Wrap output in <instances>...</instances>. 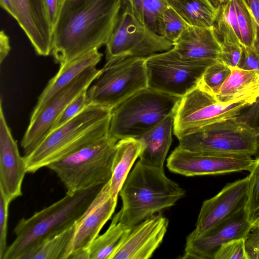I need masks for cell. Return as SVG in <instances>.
<instances>
[{"instance_id": "obj_24", "label": "cell", "mask_w": 259, "mask_h": 259, "mask_svg": "<svg viewBox=\"0 0 259 259\" xmlns=\"http://www.w3.org/2000/svg\"><path fill=\"white\" fill-rule=\"evenodd\" d=\"M142 148L141 142L136 138H128L117 141L110 180V193L113 199L117 200L119 192Z\"/></svg>"}, {"instance_id": "obj_6", "label": "cell", "mask_w": 259, "mask_h": 259, "mask_svg": "<svg viewBox=\"0 0 259 259\" xmlns=\"http://www.w3.org/2000/svg\"><path fill=\"white\" fill-rule=\"evenodd\" d=\"M117 141L107 135L46 167L56 173L67 193L104 185L111 178Z\"/></svg>"}, {"instance_id": "obj_9", "label": "cell", "mask_w": 259, "mask_h": 259, "mask_svg": "<svg viewBox=\"0 0 259 259\" xmlns=\"http://www.w3.org/2000/svg\"><path fill=\"white\" fill-rule=\"evenodd\" d=\"M256 102L252 99L223 102L198 87L182 97L174 114L173 131L179 139L201 127L237 117Z\"/></svg>"}, {"instance_id": "obj_7", "label": "cell", "mask_w": 259, "mask_h": 259, "mask_svg": "<svg viewBox=\"0 0 259 259\" xmlns=\"http://www.w3.org/2000/svg\"><path fill=\"white\" fill-rule=\"evenodd\" d=\"M180 147L193 152L251 156L256 154L258 134L238 117L201 127L178 139Z\"/></svg>"}, {"instance_id": "obj_40", "label": "cell", "mask_w": 259, "mask_h": 259, "mask_svg": "<svg viewBox=\"0 0 259 259\" xmlns=\"http://www.w3.org/2000/svg\"><path fill=\"white\" fill-rule=\"evenodd\" d=\"M252 17L255 29L254 49L259 55V0H243Z\"/></svg>"}, {"instance_id": "obj_43", "label": "cell", "mask_w": 259, "mask_h": 259, "mask_svg": "<svg viewBox=\"0 0 259 259\" xmlns=\"http://www.w3.org/2000/svg\"><path fill=\"white\" fill-rule=\"evenodd\" d=\"M0 4L2 8L16 19L17 13L13 0H0Z\"/></svg>"}, {"instance_id": "obj_34", "label": "cell", "mask_w": 259, "mask_h": 259, "mask_svg": "<svg viewBox=\"0 0 259 259\" xmlns=\"http://www.w3.org/2000/svg\"><path fill=\"white\" fill-rule=\"evenodd\" d=\"M213 259H248L245 238L233 239L223 244L215 252Z\"/></svg>"}, {"instance_id": "obj_46", "label": "cell", "mask_w": 259, "mask_h": 259, "mask_svg": "<svg viewBox=\"0 0 259 259\" xmlns=\"http://www.w3.org/2000/svg\"><path fill=\"white\" fill-rule=\"evenodd\" d=\"M258 226H259V224H257L256 226H254V227H258Z\"/></svg>"}, {"instance_id": "obj_28", "label": "cell", "mask_w": 259, "mask_h": 259, "mask_svg": "<svg viewBox=\"0 0 259 259\" xmlns=\"http://www.w3.org/2000/svg\"><path fill=\"white\" fill-rule=\"evenodd\" d=\"M214 28L221 40L236 42L242 46L233 0H226L218 7Z\"/></svg>"}, {"instance_id": "obj_42", "label": "cell", "mask_w": 259, "mask_h": 259, "mask_svg": "<svg viewBox=\"0 0 259 259\" xmlns=\"http://www.w3.org/2000/svg\"><path fill=\"white\" fill-rule=\"evenodd\" d=\"M11 50L10 40L4 30L0 32V62L1 64L5 60L9 54Z\"/></svg>"}, {"instance_id": "obj_31", "label": "cell", "mask_w": 259, "mask_h": 259, "mask_svg": "<svg viewBox=\"0 0 259 259\" xmlns=\"http://www.w3.org/2000/svg\"><path fill=\"white\" fill-rule=\"evenodd\" d=\"M230 73V67L218 60L205 69L197 87L213 96Z\"/></svg>"}, {"instance_id": "obj_3", "label": "cell", "mask_w": 259, "mask_h": 259, "mask_svg": "<svg viewBox=\"0 0 259 259\" xmlns=\"http://www.w3.org/2000/svg\"><path fill=\"white\" fill-rule=\"evenodd\" d=\"M184 190L165 175L164 168L140 160L129 173L119 193L122 207L119 221L132 228L149 217L175 205Z\"/></svg>"}, {"instance_id": "obj_14", "label": "cell", "mask_w": 259, "mask_h": 259, "mask_svg": "<svg viewBox=\"0 0 259 259\" xmlns=\"http://www.w3.org/2000/svg\"><path fill=\"white\" fill-rule=\"evenodd\" d=\"M248 176L227 184L216 195L205 200L201 206L195 228L186 237H198L231 218L245 206Z\"/></svg>"}, {"instance_id": "obj_26", "label": "cell", "mask_w": 259, "mask_h": 259, "mask_svg": "<svg viewBox=\"0 0 259 259\" xmlns=\"http://www.w3.org/2000/svg\"><path fill=\"white\" fill-rule=\"evenodd\" d=\"M131 229L119 221L116 213L106 232L99 235L90 246V259H111Z\"/></svg>"}, {"instance_id": "obj_16", "label": "cell", "mask_w": 259, "mask_h": 259, "mask_svg": "<svg viewBox=\"0 0 259 259\" xmlns=\"http://www.w3.org/2000/svg\"><path fill=\"white\" fill-rule=\"evenodd\" d=\"M27 172L24 157L20 155L0 105V193L10 202L22 195V184Z\"/></svg>"}, {"instance_id": "obj_27", "label": "cell", "mask_w": 259, "mask_h": 259, "mask_svg": "<svg viewBox=\"0 0 259 259\" xmlns=\"http://www.w3.org/2000/svg\"><path fill=\"white\" fill-rule=\"evenodd\" d=\"M135 16L145 27L163 36L162 16L169 6L167 0H125Z\"/></svg>"}, {"instance_id": "obj_11", "label": "cell", "mask_w": 259, "mask_h": 259, "mask_svg": "<svg viewBox=\"0 0 259 259\" xmlns=\"http://www.w3.org/2000/svg\"><path fill=\"white\" fill-rule=\"evenodd\" d=\"M106 46V58H147L168 51L173 42L141 24L123 0L122 9Z\"/></svg>"}, {"instance_id": "obj_5", "label": "cell", "mask_w": 259, "mask_h": 259, "mask_svg": "<svg viewBox=\"0 0 259 259\" xmlns=\"http://www.w3.org/2000/svg\"><path fill=\"white\" fill-rule=\"evenodd\" d=\"M181 98L149 87L139 91L111 109L108 135L118 141L139 137L174 114Z\"/></svg>"}, {"instance_id": "obj_10", "label": "cell", "mask_w": 259, "mask_h": 259, "mask_svg": "<svg viewBox=\"0 0 259 259\" xmlns=\"http://www.w3.org/2000/svg\"><path fill=\"white\" fill-rule=\"evenodd\" d=\"M184 59L173 49L145 59L148 87L183 97L197 87L205 69L213 63Z\"/></svg>"}, {"instance_id": "obj_21", "label": "cell", "mask_w": 259, "mask_h": 259, "mask_svg": "<svg viewBox=\"0 0 259 259\" xmlns=\"http://www.w3.org/2000/svg\"><path fill=\"white\" fill-rule=\"evenodd\" d=\"M103 54L98 49L88 53L60 65L56 74L48 82L38 98L30 118L34 117L44 104L56 93L71 82L87 68L96 66Z\"/></svg>"}, {"instance_id": "obj_17", "label": "cell", "mask_w": 259, "mask_h": 259, "mask_svg": "<svg viewBox=\"0 0 259 259\" xmlns=\"http://www.w3.org/2000/svg\"><path fill=\"white\" fill-rule=\"evenodd\" d=\"M168 219L156 213L133 227L111 259H147L162 243L167 232Z\"/></svg>"}, {"instance_id": "obj_30", "label": "cell", "mask_w": 259, "mask_h": 259, "mask_svg": "<svg viewBox=\"0 0 259 259\" xmlns=\"http://www.w3.org/2000/svg\"><path fill=\"white\" fill-rule=\"evenodd\" d=\"M249 171L245 211L247 220L253 227L259 224V156L254 159Z\"/></svg>"}, {"instance_id": "obj_33", "label": "cell", "mask_w": 259, "mask_h": 259, "mask_svg": "<svg viewBox=\"0 0 259 259\" xmlns=\"http://www.w3.org/2000/svg\"><path fill=\"white\" fill-rule=\"evenodd\" d=\"M187 22L170 6L162 16L163 36L174 42L189 26Z\"/></svg>"}, {"instance_id": "obj_18", "label": "cell", "mask_w": 259, "mask_h": 259, "mask_svg": "<svg viewBox=\"0 0 259 259\" xmlns=\"http://www.w3.org/2000/svg\"><path fill=\"white\" fill-rule=\"evenodd\" d=\"M117 201L111 197L109 180L103 185L87 212L77 223L73 237L62 259H68L76 250L89 248L113 214Z\"/></svg>"}, {"instance_id": "obj_39", "label": "cell", "mask_w": 259, "mask_h": 259, "mask_svg": "<svg viewBox=\"0 0 259 259\" xmlns=\"http://www.w3.org/2000/svg\"><path fill=\"white\" fill-rule=\"evenodd\" d=\"M245 242L248 259H259V226L252 227Z\"/></svg>"}, {"instance_id": "obj_45", "label": "cell", "mask_w": 259, "mask_h": 259, "mask_svg": "<svg viewBox=\"0 0 259 259\" xmlns=\"http://www.w3.org/2000/svg\"><path fill=\"white\" fill-rule=\"evenodd\" d=\"M226 0H210L211 3L217 8L224 3Z\"/></svg>"}, {"instance_id": "obj_38", "label": "cell", "mask_w": 259, "mask_h": 259, "mask_svg": "<svg viewBox=\"0 0 259 259\" xmlns=\"http://www.w3.org/2000/svg\"><path fill=\"white\" fill-rule=\"evenodd\" d=\"M238 67L245 70H259V55L254 48L243 47V53Z\"/></svg>"}, {"instance_id": "obj_23", "label": "cell", "mask_w": 259, "mask_h": 259, "mask_svg": "<svg viewBox=\"0 0 259 259\" xmlns=\"http://www.w3.org/2000/svg\"><path fill=\"white\" fill-rule=\"evenodd\" d=\"M231 68V73L213 96L217 100L233 102L259 98V70Z\"/></svg>"}, {"instance_id": "obj_19", "label": "cell", "mask_w": 259, "mask_h": 259, "mask_svg": "<svg viewBox=\"0 0 259 259\" xmlns=\"http://www.w3.org/2000/svg\"><path fill=\"white\" fill-rule=\"evenodd\" d=\"M17 21L36 53L47 56L52 53V29L48 21L44 0H13Z\"/></svg>"}, {"instance_id": "obj_8", "label": "cell", "mask_w": 259, "mask_h": 259, "mask_svg": "<svg viewBox=\"0 0 259 259\" xmlns=\"http://www.w3.org/2000/svg\"><path fill=\"white\" fill-rule=\"evenodd\" d=\"M146 58L107 60L87 90L89 103L113 109L148 87Z\"/></svg>"}, {"instance_id": "obj_13", "label": "cell", "mask_w": 259, "mask_h": 259, "mask_svg": "<svg viewBox=\"0 0 259 259\" xmlns=\"http://www.w3.org/2000/svg\"><path fill=\"white\" fill-rule=\"evenodd\" d=\"M254 162L250 156L206 154L178 146L167 159L166 166L171 172L192 177L250 171Z\"/></svg>"}, {"instance_id": "obj_4", "label": "cell", "mask_w": 259, "mask_h": 259, "mask_svg": "<svg viewBox=\"0 0 259 259\" xmlns=\"http://www.w3.org/2000/svg\"><path fill=\"white\" fill-rule=\"evenodd\" d=\"M111 110L90 104L72 119L54 129L32 152L23 156L27 172L34 173L108 135Z\"/></svg>"}, {"instance_id": "obj_37", "label": "cell", "mask_w": 259, "mask_h": 259, "mask_svg": "<svg viewBox=\"0 0 259 259\" xmlns=\"http://www.w3.org/2000/svg\"><path fill=\"white\" fill-rule=\"evenodd\" d=\"M10 202L0 193V258L3 259L7 249V237Z\"/></svg>"}, {"instance_id": "obj_25", "label": "cell", "mask_w": 259, "mask_h": 259, "mask_svg": "<svg viewBox=\"0 0 259 259\" xmlns=\"http://www.w3.org/2000/svg\"><path fill=\"white\" fill-rule=\"evenodd\" d=\"M190 26L214 27L218 8L210 0H167Z\"/></svg>"}, {"instance_id": "obj_44", "label": "cell", "mask_w": 259, "mask_h": 259, "mask_svg": "<svg viewBox=\"0 0 259 259\" xmlns=\"http://www.w3.org/2000/svg\"><path fill=\"white\" fill-rule=\"evenodd\" d=\"M68 259H90L89 248H83L72 252Z\"/></svg>"}, {"instance_id": "obj_32", "label": "cell", "mask_w": 259, "mask_h": 259, "mask_svg": "<svg viewBox=\"0 0 259 259\" xmlns=\"http://www.w3.org/2000/svg\"><path fill=\"white\" fill-rule=\"evenodd\" d=\"M242 46L253 48L255 29L252 17L243 0H233Z\"/></svg>"}, {"instance_id": "obj_1", "label": "cell", "mask_w": 259, "mask_h": 259, "mask_svg": "<svg viewBox=\"0 0 259 259\" xmlns=\"http://www.w3.org/2000/svg\"><path fill=\"white\" fill-rule=\"evenodd\" d=\"M123 0H63L52 31V54L60 65L105 46Z\"/></svg>"}, {"instance_id": "obj_20", "label": "cell", "mask_w": 259, "mask_h": 259, "mask_svg": "<svg viewBox=\"0 0 259 259\" xmlns=\"http://www.w3.org/2000/svg\"><path fill=\"white\" fill-rule=\"evenodd\" d=\"M173 50L181 57L215 62L221 54V40L214 27L189 26L173 42Z\"/></svg>"}, {"instance_id": "obj_2", "label": "cell", "mask_w": 259, "mask_h": 259, "mask_svg": "<svg viewBox=\"0 0 259 259\" xmlns=\"http://www.w3.org/2000/svg\"><path fill=\"white\" fill-rule=\"evenodd\" d=\"M104 185L67 193L57 202L19 221L16 238L3 259H28L48 240L76 224L84 215Z\"/></svg>"}, {"instance_id": "obj_22", "label": "cell", "mask_w": 259, "mask_h": 259, "mask_svg": "<svg viewBox=\"0 0 259 259\" xmlns=\"http://www.w3.org/2000/svg\"><path fill=\"white\" fill-rule=\"evenodd\" d=\"M174 114L168 115L154 127L136 138L143 145L139 157L141 162L164 168V161L172 142Z\"/></svg>"}, {"instance_id": "obj_15", "label": "cell", "mask_w": 259, "mask_h": 259, "mask_svg": "<svg viewBox=\"0 0 259 259\" xmlns=\"http://www.w3.org/2000/svg\"><path fill=\"white\" fill-rule=\"evenodd\" d=\"M252 227L247 220L244 207L203 235L186 240L182 258L213 259L223 244L233 239H245Z\"/></svg>"}, {"instance_id": "obj_12", "label": "cell", "mask_w": 259, "mask_h": 259, "mask_svg": "<svg viewBox=\"0 0 259 259\" xmlns=\"http://www.w3.org/2000/svg\"><path fill=\"white\" fill-rule=\"evenodd\" d=\"M100 71L96 66L85 69L54 94L38 113L30 118L21 143L24 156L32 152L51 132L67 106L83 90L89 88Z\"/></svg>"}, {"instance_id": "obj_41", "label": "cell", "mask_w": 259, "mask_h": 259, "mask_svg": "<svg viewBox=\"0 0 259 259\" xmlns=\"http://www.w3.org/2000/svg\"><path fill=\"white\" fill-rule=\"evenodd\" d=\"M62 1L63 0H44L47 18L52 31Z\"/></svg>"}, {"instance_id": "obj_29", "label": "cell", "mask_w": 259, "mask_h": 259, "mask_svg": "<svg viewBox=\"0 0 259 259\" xmlns=\"http://www.w3.org/2000/svg\"><path fill=\"white\" fill-rule=\"evenodd\" d=\"M76 224L45 242L31 254L28 259H62L73 237Z\"/></svg>"}, {"instance_id": "obj_36", "label": "cell", "mask_w": 259, "mask_h": 259, "mask_svg": "<svg viewBox=\"0 0 259 259\" xmlns=\"http://www.w3.org/2000/svg\"><path fill=\"white\" fill-rule=\"evenodd\" d=\"M221 47L219 60L230 67H238L243 53V46L238 42L222 40Z\"/></svg>"}, {"instance_id": "obj_35", "label": "cell", "mask_w": 259, "mask_h": 259, "mask_svg": "<svg viewBox=\"0 0 259 259\" xmlns=\"http://www.w3.org/2000/svg\"><path fill=\"white\" fill-rule=\"evenodd\" d=\"M88 89L83 90L67 106L57 120L53 130L72 119L89 104L87 94Z\"/></svg>"}]
</instances>
